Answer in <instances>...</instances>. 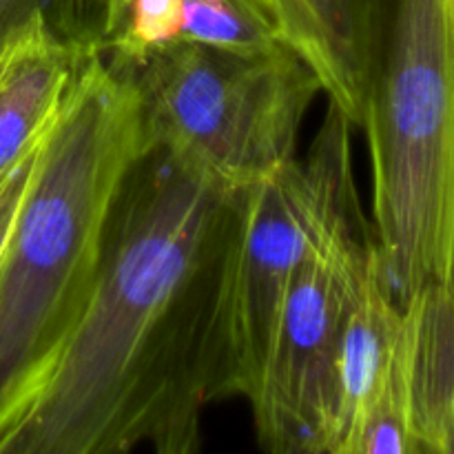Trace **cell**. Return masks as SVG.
<instances>
[{
  "label": "cell",
  "instance_id": "1",
  "mask_svg": "<svg viewBox=\"0 0 454 454\" xmlns=\"http://www.w3.org/2000/svg\"><path fill=\"white\" fill-rule=\"evenodd\" d=\"M235 193L162 146L136 160L78 317L0 406V454L198 450Z\"/></svg>",
  "mask_w": 454,
  "mask_h": 454
},
{
  "label": "cell",
  "instance_id": "2",
  "mask_svg": "<svg viewBox=\"0 0 454 454\" xmlns=\"http://www.w3.org/2000/svg\"><path fill=\"white\" fill-rule=\"evenodd\" d=\"M146 149L136 82L91 49L44 133L0 260V406L78 317L115 198Z\"/></svg>",
  "mask_w": 454,
  "mask_h": 454
},
{
  "label": "cell",
  "instance_id": "3",
  "mask_svg": "<svg viewBox=\"0 0 454 454\" xmlns=\"http://www.w3.org/2000/svg\"><path fill=\"white\" fill-rule=\"evenodd\" d=\"M372 233L399 306L434 291L454 304V7L388 0L362 122Z\"/></svg>",
  "mask_w": 454,
  "mask_h": 454
},
{
  "label": "cell",
  "instance_id": "4",
  "mask_svg": "<svg viewBox=\"0 0 454 454\" xmlns=\"http://www.w3.org/2000/svg\"><path fill=\"white\" fill-rule=\"evenodd\" d=\"M353 122L328 102L317 137L264 180L235 193L213 315V395L253 397L297 266L362 213Z\"/></svg>",
  "mask_w": 454,
  "mask_h": 454
},
{
  "label": "cell",
  "instance_id": "5",
  "mask_svg": "<svg viewBox=\"0 0 454 454\" xmlns=\"http://www.w3.org/2000/svg\"><path fill=\"white\" fill-rule=\"evenodd\" d=\"M122 71L140 93L149 146L233 191L295 158L304 115L322 91L291 49L238 53L176 40Z\"/></svg>",
  "mask_w": 454,
  "mask_h": 454
},
{
  "label": "cell",
  "instance_id": "6",
  "mask_svg": "<svg viewBox=\"0 0 454 454\" xmlns=\"http://www.w3.org/2000/svg\"><path fill=\"white\" fill-rule=\"evenodd\" d=\"M372 242V226L357 213L297 266L260 384L248 399L264 450L335 454L341 333L355 269Z\"/></svg>",
  "mask_w": 454,
  "mask_h": 454
},
{
  "label": "cell",
  "instance_id": "7",
  "mask_svg": "<svg viewBox=\"0 0 454 454\" xmlns=\"http://www.w3.org/2000/svg\"><path fill=\"white\" fill-rule=\"evenodd\" d=\"M284 47L301 58L322 93L362 127L380 67L388 0H260Z\"/></svg>",
  "mask_w": 454,
  "mask_h": 454
},
{
  "label": "cell",
  "instance_id": "8",
  "mask_svg": "<svg viewBox=\"0 0 454 454\" xmlns=\"http://www.w3.org/2000/svg\"><path fill=\"white\" fill-rule=\"evenodd\" d=\"M98 49L89 35L60 34L38 12L0 56V176L47 131L80 62Z\"/></svg>",
  "mask_w": 454,
  "mask_h": 454
},
{
  "label": "cell",
  "instance_id": "9",
  "mask_svg": "<svg viewBox=\"0 0 454 454\" xmlns=\"http://www.w3.org/2000/svg\"><path fill=\"white\" fill-rule=\"evenodd\" d=\"M403 309L386 279L377 242L355 269L340 353V439L371 397L402 328Z\"/></svg>",
  "mask_w": 454,
  "mask_h": 454
},
{
  "label": "cell",
  "instance_id": "10",
  "mask_svg": "<svg viewBox=\"0 0 454 454\" xmlns=\"http://www.w3.org/2000/svg\"><path fill=\"white\" fill-rule=\"evenodd\" d=\"M238 53H270L284 47L260 0H184L182 38Z\"/></svg>",
  "mask_w": 454,
  "mask_h": 454
},
{
  "label": "cell",
  "instance_id": "11",
  "mask_svg": "<svg viewBox=\"0 0 454 454\" xmlns=\"http://www.w3.org/2000/svg\"><path fill=\"white\" fill-rule=\"evenodd\" d=\"M44 133L35 140V145L31 146L25 155H20V158H18L16 162H13L12 167L0 176V260H3L4 247H7L9 235H12L13 222H16L18 208H20L22 198H25L27 193V186H29L31 176H34V168H35V162H38Z\"/></svg>",
  "mask_w": 454,
  "mask_h": 454
},
{
  "label": "cell",
  "instance_id": "12",
  "mask_svg": "<svg viewBox=\"0 0 454 454\" xmlns=\"http://www.w3.org/2000/svg\"><path fill=\"white\" fill-rule=\"evenodd\" d=\"M44 3L47 0H0V51L35 13L43 12Z\"/></svg>",
  "mask_w": 454,
  "mask_h": 454
},
{
  "label": "cell",
  "instance_id": "13",
  "mask_svg": "<svg viewBox=\"0 0 454 454\" xmlns=\"http://www.w3.org/2000/svg\"><path fill=\"white\" fill-rule=\"evenodd\" d=\"M443 454H454V380H452V390H450V402H448L446 443H443Z\"/></svg>",
  "mask_w": 454,
  "mask_h": 454
},
{
  "label": "cell",
  "instance_id": "14",
  "mask_svg": "<svg viewBox=\"0 0 454 454\" xmlns=\"http://www.w3.org/2000/svg\"><path fill=\"white\" fill-rule=\"evenodd\" d=\"M3 49H4V47H3ZM0 56H3V51H0Z\"/></svg>",
  "mask_w": 454,
  "mask_h": 454
},
{
  "label": "cell",
  "instance_id": "15",
  "mask_svg": "<svg viewBox=\"0 0 454 454\" xmlns=\"http://www.w3.org/2000/svg\"><path fill=\"white\" fill-rule=\"evenodd\" d=\"M452 7H454V0H452Z\"/></svg>",
  "mask_w": 454,
  "mask_h": 454
}]
</instances>
